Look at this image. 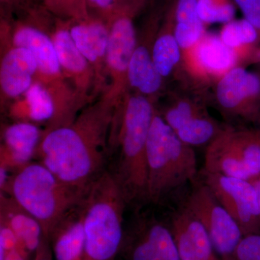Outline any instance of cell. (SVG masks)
Listing matches in <instances>:
<instances>
[{"instance_id":"6da1fadb","label":"cell","mask_w":260,"mask_h":260,"mask_svg":"<svg viewBox=\"0 0 260 260\" xmlns=\"http://www.w3.org/2000/svg\"><path fill=\"white\" fill-rule=\"evenodd\" d=\"M118 107L102 96L84 108L69 125L44 129L34 158L68 185L88 190L104 172Z\"/></svg>"},{"instance_id":"7a4b0ae2","label":"cell","mask_w":260,"mask_h":260,"mask_svg":"<svg viewBox=\"0 0 260 260\" xmlns=\"http://www.w3.org/2000/svg\"><path fill=\"white\" fill-rule=\"evenodd\" d=\"M155 102L127 92L116 109L109 140V153L117 150L112 173L127 204L146 202V149Z\"/></svg>"},{"instance_id":"3957f363","label":"cell","mask_w":260,"mask_h":260,"mask_svg":"<svg viewBox=\"0 0 260 260\" xmlns=\"http://www.w3.org/2000/svg\"><path fill=\"white\" fill-rule=\"evenodd\" d=\"M0 190L37 219L48 239L88 191L68 185L39 162H29L11 172Z\"/></svg>"},{"instance_id":"277c9868","label":"cell","mask_w":260,"mask_h":260,"mask_svg":"<svg viewBox=\"0 0 260 260\" xmlns=\"http://www.w3.org/2000/svg\"><path fill=\"white\" fill-rule=\"evenodd\" d=\"M126 204L110 171H104L92 183L83 200V260L117 259L125 234L123 223Z\"/></svg>"},{"instance_id":"5b68a950","label":"cell","mask_w":260,"mask_h":260,"mask_svg":"<svg viewBox=\"0 0 260 260\" xmlns=\"http://www.w3.org/2000/svg\"><path fill=\"white\" fill-rule=\"evenodd\" d=\"M146 202L160 204L198 176L192 147L174 133L156 108L149 132L146 149Z\"/></svg>"},{"instance_id":"8992f818","label":"cell","mask_w":260,"mask_h":260,"mask_svg":"<svg viewBox=\"0 0 260 260\" xmlns=\"http://www.w3.org/2000/svg\"><path fill=\"white\" fill-rule=\"evenodd\" d=\"M10 37L13 45L31 51L37 64L35 80L52 98L54 114L45 129L69 125L84 108L65 78L50 35L35 25L18 23L10 30Z\"/></svg>"},{"instance_id":"52a82bcc","label":"cell","mask_w":260,"mask_h":260,"mask_svg":"<svg viewBox=\"0 0 260 260\" xmlns=\"http://www.w3.org/2000/svg\"><path fill=\"white\" fill-rule=\"evenodd\" d=\"M203 170L252 181L260 175V128L225 123L223 130L207 146Z\"/></svg>"},{"instance_id":"ba28073f","label":"cell","mask_w":260,"mask_h":260,"mask_svg":"<svg viewBox=\"0 0 260 260\" xmlns=\"http://www.w3.org/2000/svg\"><path fill=\"white\" fill-rule=\"evenodd\" d=\"M213 88L214 105L226 124H260V73L236 67Z\"/></svg>"},{"instance_id":"9c48e42d","label":"cell","mask_w":260,"mask_h":260,"mask_svg":"<svg viewBox=\"0 0 260 260\" xmlns=\"http://www.w3.org/2000/svg\"><path fill=\"white\" fill-rule=\"evenodd\" d=\"M139 10L129 5H119L107 23L109 27L107 51V91L102 96L116 106L129 91L128 68L136 47L138 34L134 19Z\"/></svg>"},{"instance_id":"30bf717a","label":"cell","mask_w":260,"mask_h":260,"mask_svg":"<svg viewBox=\"0 0 260 260\" xmlns=\"http://www.w3.org/2000/svg\"><path fill=\"white\" fill-rule=\"evenodd\" d=\"M184 203L205 228L220 259H234L244 235L237 222L219 203L210 188L203 181H194Z\"/></svg>"},{"instance_id":"8fae6325","label":"cell","mask_w":260,"mask_h":260,"mask_svg":"<svg viewBox=\"0 0 260 260\" xmlns=\"http://www.w3.org/2000/svg\"><path fill=\"white\" fill-rule=\"evenodd\" d=\"M236 67H239L237 54L219 34L206 32L194 47L182 52L184 79L205 90Z\"/></svg>"},{"instance_id":"7c38bea8","label":"cell","mask_w":260,"mask_h":260,"mask_svg":"<svg viewBox=\"0 0 260 260\" xmlns=\"http://www.w3.org/2000/svg\"><path fill=\"white\" fill-rule=\"evenodd\" d=\"M203 182L240 227L243 235L260 233V209L251 181L203 170Z\"/></svg>"},{"instance_id":"4fadbf2b","label":"cell","mask_w":260,"mask_h":260,"mask_svg":"<svg viewBox=\"0 0 260 260\" xmlns=\"http://www.w3.org/2000/svg\"><path fill=\"white\" fill-rule=\"evenodd\" d=\"M167 2L164 6L153 10L143 30L138 35V41L134 53L128 68V85L134 93L140 94L156 102L161 93L165 82L159 74L154 64L153 49Z\"/></svg>"},{"instance_id":"5bb4252c","label":"cell","mask_w":260,"mask_h":260,"mask_svg":"<svg viewBox=\"0 0 260 260\" xmlns=\"http://www.w3.org/2000/svg\"><path fill=\"white\" fill-rule=\"evenodd\" d=\"M120 254L124 260H181L167 223L141 218L124 234Z\"/></svg>"},{"instance_id":"9a60e30c","label":"cell","mask_w":260,"mask_h":260,"mask_svg":"<svg viewBox=\"0 0 260 260\" xmlns=\"http://www.w3.org/2000/svg\"><path fill=\"white\" fill-rule=\"evenodd\" d=\"M50 37L65 78L83 108L87 107L95 98V75L71 37L70 21L58 19Z\"/></svg>"},{"instance_id":"2e32d148","label":"cell","mask_w":260,"mask_h":260,"mask_svg":"<svg viewBox=\"0 0 260 260\" xmlns=\"http://www.w3.org/2000/svg\"><path fill=\"white\" fill-rule=\"evenodd\" d=\"M71 37L80 52L91 66L95 75V97L107 91V51L109 24L90 14L88 18L70 21Z\"/></svg>"},{"instance_id":"e0dca14e","label":"cell","mask_w":260,"mask_h":260,"mask_svg":"<svg viewBox=\"0 0 260 260\" xmlns=\"http://www.w3.org/2000/svg\"><path fill=\"white\" fill-rule=\"evenodd\" d=\"M0 64L1 107H8L10 102L23 95L35 81L37 64L31 51L26 48L16 47L10 41V35L2 39Z\"/></svg>"},{"instance_id":"ac0fdd59","label":"cell","mask_w":260,"mask_h":260,"mask_svg":"<svg viewBox=\"0 0 260 260\" xmlns=\"http://www.w3.org/2000/svg\"><path fill=\"white\" fill-rule=\"evenodd\" d=\"M167 225L181 260H221L205 228L184 203L170 214Z\"/></svg>"},{"instance_id":"d6986e66","label":"cell","mask_w":260,"mask_h":260,"mask_svg":"<svg viewBox=\"0 0 260 260\" xmlns=\"http://www.w3.org/2000/svg\"><path fill=\"white\" fill-rule=\"evenodd\" d=\"M42 133L37 124L23 121L2 128L0 168L13 172L32 162Z\"/></svg>"},{"instance_id":"ffe728a7","label":"cell","mask_w":260,"mask_h":260,"mask_svg":"<svg viewBox=\"0 0 260 260\" xmlns=\"http://www.w3.org/2000/svg\"><path fill=\"white\" fill-rule=\"evenodd\" d=\"M175 0H167L161 24L153 49L154 64L164 82L169 78L182 80V52L174 34Z\"/></svg>"},{"instance_id":"44dd1931","label":"cell","mask_w":260,"mask_h":260,"mask_svg":"<svg viewBox=\"0 0 260 260\" xmlns=\"http://www.w3.org/2000/svg\"><path fill=\"white\" fill-rule=\"evenodd\" d=\"M83 200L70 210L51 232L49 240L53 259L83 260Z\"/></svg>"},{"instance_id":"7402d4cb","label":"cell","mask_w":260,"mask_h":260,"mask_svg":"<svg viewBox=\"0 0 260 260\" xmlns=\"http://www.w3.org/2000/svg\"><path fill=\"white\" fill-rule=\"evenodd\" d=\"M0 221L14 232L19 247L30 255L35 254L44 236L42 225L13 198L3 192H0Z\"/></svg>"},{"instance_id":"603a6c76","label":"cell","mask_w":260,"mask_h":260,"mask_svg":"<svg viewBox=\"0 0 260 260\" xmlns=\"http://www.w3.org/2000/svg\"><path fill=\"white\" fill-rule=\"evenodd\" d=\"M8 113L15 121L48 124L54 116V102L47 89L35 80L23 95L8 106Z\"/></svg>"},{"instance_id":"cb8c5ba5","label":"cell","mask_w":260,"mask_h":260,"mask_svg":"<svg viewBox=\"0 0 260 260\" xmlns=\"http://www.w3.org/2000/svg\"><path fill=\"white\" fill-rule=\"evenodd\" d=\"M224 44L237 54L239 67L260 62V39L256 29L245 19L224 24L219 34Z\"/></svg>"},{"instance_id":"d4e9b609","label":"cell","mask_w":260,"mask_h":260,"mask_svg":"<svg viewBox=\"0 0 260 260\" xmlns=\"http://www.w3.org/2000/svg\"><path fill=\"white\" fill-rule=\"evenodd\" d=\"M174 34L181 51L196 45L206 32L205 24L200 19L198 0H175Z\"/></svg>"},{"instance_id":"484cf974","label":"cell","mask_w":260,"mask_h":260,"mask_svg":"<svg viewBox=\"0 0 260 260\" xmlns=\"http://www.w3.org/2000/svg\"><path fill=\"white\" fill-rule=\"evenodd\" d=\"M198 14L206 24L229 23L234 20L236 4L234 0H198Z\"/></svg>"},{"instance_id":"4316f807","label":"cell","mask_w":260,"mask_h":260,"mask_svg":"<svg viewBox=\"0 0 260 260\" xmlns=\"http://www.w3.org/2000/svg\"><path fill=\"white\" fill-rule=\"evenodd\" d=\"M44 6L49 13L67 21L83 20L90 15L86 0H44Z\"/></svg>"},{"instance_id":"83f0119b","label":"cell","mask_w":260,"mask_h":260,"mask_svg":"<svg viewBox=\"0 0 260 260\" xmlns=\"http://www.w3.org/2000/svg\"><path fill=\"white\" fill-rule=\"evenodd\" d=\"M233 260H260V233L244 236Z\"/></svg>"},{"instance_id":"f1b7e54d","label":"cell","mask_w":260,"mask_h":260,"mask_svg":"<svg viewBox=\"0 0 260 260\" xmlns=\"http://www.w3.org/2000/svg\"><path fill=\"white\" fill-rule=\"evenodd\" d=\"M244 18L256 29L260 39V0H234Z\"/></svg>"},{"instance_id":"f546056e","label":"cell","mask_w":260,"mask_h":260,"mask_svg":"<svg viewBox=\"0 0 260 260\" xmlns=\"http://www.w3.org/2000/svg\"><path fill=\"white\" fill-rule=\"evenodd\" d=\"M90 14L107 22L119 7V0H86Z\"/></svg>"},{"instance_id":"4dcf8cb0","label":"cell","mask_w":260,"mask_h":260,"mask_svg":"<svg viewBox=\"0 0 260 260\" xmlns=\"http://www.w3.org/2000/svg\"><path fill=\"white\" fill-rule=\"evenodd\" d=\"M19 247L18 237L8 225L0 221V251L5 253Z\"/></svg>"},{"instance_id":"1f68e13d","label":"cell","mask_w":260,"mask_h":260,"mask_svg":"<svg viewBox=\"0 0 260 260\" xmlns=\"http://www.w3.org/2000/svg\"><path fill=\"white\" fill-rule=\"evenodd\" d=\"M32 260H54L50 242L47 237L43 236L42 241Z\"/></svg>"},{"instance_id":"d6a6232c","label":"cell","mask_w":260,"mask_h":260,"mask_svg":"<svg viewBox=\"0 0 260 260\" xmlns=\"http://www.w3.org/2000/svg\"><path fill=\"white\" fill-rule=\"evenodd\" d=\"M146 4V0H119V5H129L140 11L143 10Z\"/></svg>"},{"instance_id":"836d02e7","label":"cell","mask_w":260,"mask_h":260,"mask_svg":"<svg viewBox=\"0 0 260 260\" xmlns=\"http://www.w3.org/2000/svg\"><path fill=\"white\" fill-rule=\"evenodd\" d=\"M1 5L9 8L20 6L25 3V0H0Z\"/></svg>"},{"instance_id":"e575fe53","label":"cell","mask_w":260,"mask_h":260,"mask_svg":"<svg viewBox=\"0 0 260 260\" xmlns=\"http://www.w3.org/2000/svg\"><path fill=\"white\" fill-rule=\"evenodd\" d=\"M251 183L254 186V189H255L256 198H257L260 209V175L254 179V180L251 181Z\"/></svg>"},{"instance_id":"d590c367","label":"cell","mask_w":260,"mask_h":260,"mask_svg":"<svg viewBox=\"0 0 260 260\" xmlns=\"http://www.w3.org/2000/svg\"><path fill=\"white\" fill-rule=\"evenodd\" d=\"M148 1H149V0H146L147 3H148Z\"/></svg>"}]
</instances>
